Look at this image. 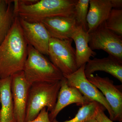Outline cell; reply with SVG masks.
Returning <instances> with one entry per match:
<instances>
[{
	"label": "cell",
	"mask_w": 122,
	"mask_h": 122,
	"mask_svg": "<svg viewBox=\"0 0 122 122\" xmlns=\"http://www.w3.org/2000/svg\"><path fill=\"white\" fill-rule=\"evenodd\" d=\"M28 47L19 18L16 16L11 29L0 44V78L11 77L23 71Z\"/></svg>",
	"instance_id": "obj_1"
},
{
	"label": "cell",
	"mask_w": 122,
	"mask_h": 122,
	"mask_svg": "<svg viewBox=\"0 0 122 122\" xmlns=\"http://www.w3.org/2000/svg\"><path fill=\"white\" fill-rule=\"evenodd\" d=\"M77 0H41L30 5L21 0L13 1L15 15L30 22H41L45 18L74 16Z\"/></svg>",
	"instance_id": "obj_2"
},
{
	"label": "cell",
	"mask_w": 122,
	"mask_h": 122,
	"mask_svg": "<svg viewBox=\"0 0 122 122\" xmlns=\"http://www.w3.org/2000/svg\"><path fill=\"white\" fill-rule=\"evenodd\" d=\"M23 72L30 85L39 82L55 83L63 77L61 71L44 55L29 45Z\"/></svg>",
	"instance_id": "obj_3"
},
{
	"label": "cell",
	"mask_w": 122,
	"mask_h": 122,
	"mask_svg": "<svg viewBox=\"0 0 122 122\" xmlns=\"http://www.w3.org/2000/svg\"><path fill=\"white\" fill-rule=\"evenodd\" d=\"M61 81L55 83L39 82L31 85L25 122H29L35 119L45 107L47 109L48 112L52 111L61 88Z\"/></svg>",
	"instance_id": "obj_4"
},
{
	"label": "cell",
	"mask_w": 122,
	"mask_h": 122,
	"mask_svg": "<svg viewBox=\"0 0 122 122\" xmlns=\"http://www.w3.org/2000/svg\"><path fill=\"white\" fill-rule=\"evenodd\" d=\"M73 41L71 38L61 40L53 38L50 41L48 55L63 76L71 74L78 69Z\"/></svg>",
	"instance_id": "obj_5"
},
{
	"label": "cell",
	"mask_w": 122,
	"mask_h": 122,
	"mask_svg": "<svg viewBox=\"0 0 122 122\" xmlns=\"http://www.w3.org/2000/svg\"><path fill=\"white\" fill-rule=\"evenodd\" d=\"M105 22L88 33L89 46L92 50H102L122 62V36L107 29Z\"/></svg>",
	"instance_id": "obj_6"
},
{
	"label": "cell",
	"mask_w": 122,
	"mask_h": 122,
	"mask_svg": "<svg viewBox=\"0 0 122 122\" xmlns=\"http://www.w3.org/2000/svg\"><path fill=\"white\" fill-rule=\"evenodd\" d=\"M86 64L81 66L73 73L63 77L66 79L69 86L77 89L83 96L89 100L97 102L102 105L108 112L109 118L113 121V111L109 103L102 93L88 81L85 75L84 70Z\"/></svg>",
	"instance_id": "obj_7"
},
{
	"label": "cell",
	"mask_w": 122,
	"mask_h": 122,
	"mask_svg": "<svg viewBox=\"0 0 122 122\" xmlns=\"http://www.w3.org/2000/svg\"><path fill=\"white\" fill-rule=\"evenodd\" d=\"M87 80L102 93L113 111V121L122 122V86H116L108 77L96 74L86 77Z\"/></svg>",
	"instance_id": "obj_8"
},
{
	"label": "cell",
	"mask_w": 122,
	"mask_h": 122,
	"mask_svg": "<svg viewBox=\"0 0 122 122\" xmlns=\"http://www.w3.org/2000/svg\"><path fill=\"white\" fill-rule=\"evenodd\" d=\"M30 86L26 81L23 71L11 76V90L15 122H25Z\"/></svg>",
	"instance_id": "obj_9"
},
{
	"label": "cell",
	"mask_w": 122,
	"mask_h": 122,
	"mask_svg": "<svg viewBox=\"0 0 122 122\" xmlns=\"http://www.w3.org/2000/svg\"><path fill=\"white\" fill-rule=\"evenodd\" d=\"M19 20L23 34L28 45L44 55H48L51 37L44 24L41 22H28L20 18Z\"/></svg>",
	"instance_id": "obj_10"
},
{
	"label": "cell",
	"mask_w": 122,
	"mask_h": 122,
	"mask_svg": "<svg viewBox=\"0 0 122 122\" xmlns=\"http://www.w3.org/2000/svg\"><path fill=\"white\" fill-rule=\"evenodd\" d=\"M92 102L82 95L77 89L69 86L66 79L63 77L61 81L57 102L54 109L49 113L50 122L56 119L57 116L64 108L73 103L81 107Z\"/></svg>",
	"instance_id": "obj_11"
},
{
	"label": "cell",
	"mask_w": 122,
	"mask_h": 122,
	"mask_svg": "<svg viewBox=\"0 0 122 122\" xmlns=\"http://www.w3.org/2000/svg\"><path fill=\"white\" fill-rule=\"evenodd\" d=\"M51 38L64 40L71 38L78 26L73 16L48 18L41 21Z\"/></svg>",
	"instance_id": "obj_12"
},
{
	"label": "cell",
	"mask_w": 122,
	"mask_h": 122,
	"mask_svg": "<svg viewBox=\"0 0 122 122\" xmlns=\"http://www.w3.org/2000/svg\"><path fill=\"white\" fill-rule=\"evenodd\" d=\"M97 71L108 73L122 83V62L114 57L109 55L102 58L90 59L85 66L86 77Z\"/></svg>",
	"instance_id": "obj_13"
},
{
	"label": "cell",
	"mask_w": 122,
	"mask_h": 122,
	"mask_svg": "<svg viewBox=\"0 0 122 122\" xmlns=\"http://www.w3.org/2000/svg\"><path fill=\"white\" fill-rule=\"evenodd\" d=\"M112 9L111 0H90L86 18L87 33L91 32L105 22Z\"/></svg>",
	"instance_id": "obj_14"
},
{
	"label": "cell",
	"mask_w": 122,
	"mask_h": 122,
	"mask_svg": "<svg viewBox=\"0 0 122 122\" xmlns=\"http://www.w3.org/2000/svg\"><path fill=\"white\" fill-rule=\"evenodd\" d=\"M71 39L76 45V63L78 69L86 64L91 57H94L96 52L92 50L89 46V34L78 25L72 35Z\"/></svg>",
	"instance_id": "obj_15"
},
{
	"label": "cell",
	"mask_w": 122,
	"mask_h": 122,
	"mask_svg": "<svg viewBox=\"0 0 122 122\" xmlns=\"http://www.w3.org/2000/svg\"><path fill=\"white\" fill-rule=\"evenodd\" d=\"M11 77L0 78V122H15L11 90Z\"/></svg>",
	"instance_id": "obj_16"
},
{
	"label": "cell",
	"mask_w": 122,
	"mask_h": 122,
	"mask_svg": "<svg viewBox=\"0 0 122 122\" xmlns=\"http://www.w3.org/2000/svg\"><path fill=\"white\" fill-rule=\"evenodd\" d=\"M16 16L13 1L0 0V44L11 29Z\"/></svg>",
	"instance_id": "obj_17"
},
{
	"label": "cell",
	"mask_w": 122,
	"mask_h": 122,
	"mask_svg": "<svg viewBox=\"0 0 122 122\" xmlns=\"http://www.w3.org/2000/svg\"><path fill=\"white\" fill-rule=\"evenodd\" d=\"M101 105L97 102H91L81 107L75 117L72 119L62 122H58L55 119L52 122H85L95 118L98 108Z\"/></svg>",
	"instance_id": "obj_18"
},
{
	"label": "cell",
	"mask_w": 122,
	"mask_h": 122,
	"mask_svg": "<svg viewBox=\"0 0 122 122\" xmlns=\"http://www.w3.org/2000/svg\"><path fill=\"white\" fill-rule=\"evenodd\" d=\"M90 0H77L75 5L74 16L79 25L87 32L86 18L89 7Z\"/></svg>",
	"instance_id": "obj_19"
},
{
	"label": "cell",
	"mask_w": 122,
	"mask_h": 122,
	"mask_svg": "<svg viewBox=\"0 0 122 122\" xmlns=\"http://www.w3.org/2000/svg\"><path fill=\"white\" fill-rule=\"evenodd\" d=\"M105 22L107 29L122 36V9H112Z\"/></svg>",
	"instance_id": "obj_20"
},
{
	"label": "cell",
	"mask_w": 122,
	"mask_h": 122,
	"mask_svg": "<svg viewBox=\"0 0 122 122\" xmlns=\"http://www.w3.org/2000/svg\"><path fill=\"white\" fill-rule=\"evenodd\" d=\"M106 108L102 105L99 107L97 110L95 119L97 122H114L108 118L104 111L106 110Z\"/></svg>",
	"instance_id": "obj_21"
},
{
	"label": "cell",
	"mask_w": 122,
	"mask_h": 122,
	"mask_svg": "<svg viewBox=\"0 0 122 122\" xmlns=\"http://www.w3.org/2000/svg\"><path fill=\"white\" fill-rule=\"evenodd\" d=\"M46 108L45 107L41 110L36 118L29 122H51L49 117V113Z\"/></svg>",
	"instance_id": "obj_22"
},
{
	"label": "cell",
	"mask_w": 122,
	"mask_h": 122,
	"mask_svg": "<svg viewBox=\"0 0 122 122\" xmlns=\"http://www.w3.org/2000/svg\"><path fill=\"white\" fill-rule=\"evenodd\" d=\"M113 9H121L122 7V0H111Z\"/></svg>",
	"instance_id": "obj_23"
},
{
	"label": "cell",
	"mask_w": 122,
	"mask_h": 122,
	"mask_svg": "<svg viewBox=\"0 0 122 122\" xmlns=\"http://www.w3.org/2000/svg\"><path fill=\"white\" fill-rule=\"evenodd\" d=\"M97 122L96 121V119H95V118H93L90 119L89 120H87L86 122Z\"/></svg>",
	"instance_id": "obj_24"
}]
</instances>
